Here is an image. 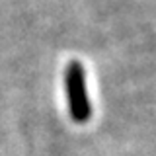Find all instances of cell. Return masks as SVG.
<instances>
[{
    "label": "cell",
    "instance_id": "6da1fadb",
    "mask_svg": "<svg viewBox=\"0 0 156 156\" xmlns=\"http://www.w3.org/2000/svg\"><path fill=\"white\" fill-rule=\"evenodd\" d=\"M66 88H68V101H70V111L76 121H84L90 109H88L86 90H84V74H82L80 65H70L66 72Z\"/></svg>",
    "mask_w": 156,
    "mask_h": 156
}]
</instances>
